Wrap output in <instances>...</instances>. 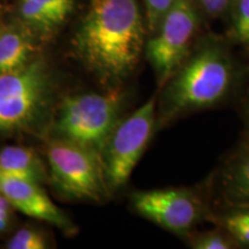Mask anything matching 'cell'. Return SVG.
Segmentation results:
<instances>
[{
	"label": "cell",
	"mask_w": 249,
	"mask_h": 249,
	"mask_svg": "<svg viewBox=\"0 0 249 249\" xmlns=\"http://www.w3.org/2000/svg\"><path fill=\"white\" fill-rule=\"evenodd\" d=\"M76 57L104 85L118 86L138 67L145 29L138 0H92L73 39Z\"/></svg>",
	"instance_id": "cell-1"
},
{
	"label": "cell",
	"mask_w": 249,
	"mask_h": 249,
	"mask_svg": "<svg viewBox=\"0 0 249 249\" xmlns=\"http://www.w3.org/2000/svg\"><path fill=\"white\" fill-rule=\"evenodd\" d=\"M236 71L231 54L217 40H205L189 52L161 87L157 124L219 104L231 92Z\"/></svg>",
	"instance_id": "cell-2"
},
{
	"label": "cell",
	"mask_w": 249,
	"mask_h": 249,
	"mask_svg": "<svg viewBox=\"0 0 249 249\" xmlns=\"http://www.w3.org/2000/svg\"><path fill=\"white\" fill-rule=\"evenodd\" d=\"M53 68L37 54L27 65L0 76V138L37 135L51 128L57 107Z\"/></svg>",
	"instance_id": "cell-3"
},
{
	"label": "cell",
	"mask_w": 249,
	"mask_h": 249,
	"mask_svg": "<svg viewBox=\"0 0 249 249\" xmlns=\"http://www.w3.org/2000/svg\"><path fill=\"white\" fill-rule=\"evenodd\" d=\"M126 98V93L114 87L61 99L50 128L53 138L74 142L102 156L111 133L123 119Z\"/></svg>",
	"instance_id": "cell-4"
},
{
	"label": "cell",
	"mask_w": 249,
	"mask_h": 249,
	"mask_svg": "<svg viewBox=\"0 0 249 249\" xmlns=\"http://www.w3.org/2000/svg\"><path fill=\"white\" fill-rule=\"evenodd\" d=\"M50 180L71 200L101 203L110 197L102 156L96 151L58 138L46 147Z\"/></svg>",
	"instance_id": "cell-5"
},
{
	"label": "cell",
	"mask_w": 249,
	"mask_h": 249,
	"mask_svg": "<svg viewBox=\"0 0 249 249\" xmlns=\"http://www.w3.org/2000/svg\"><path fill=\"white\" fill-rule=\"evenodd\" d=\"M157 126V96L149 99L111 133L102 152L105 180L110 194L126 185L141 160Z\"/></svg>",
	"instance_id": "cell-6"
},
{
	"label": "cell",
	"mask_w": 249,
	"mask_h": 249,
	"mask_svg": "<svg viewBox=\"0 0 249 249\" xmlns=\"http://www.w3.org/2000/svg\"><path fill=\"white\" fill-rule=\"evenodd\" d=\"M198 0H176L145 43V57L163 87L191 52L200 26Z\"/></svg>",
	"instance_id": "cell-7"
},
{
	"label": "cell",
	"mask_w": 249,
	"mask_h": 249,
	"mask_svg": "<svg viewBox=\"0 0 249 249\" xmlns=\"http://www.w3.org/2000/svg\"><path fill=\"white\" fill-rule=\"evenodd\" d=\"M130 202L140 216L178 235L189 234L208 216L200 196L187 188L135 192Z\"/></svg>",
	"instance_id": "cell-8"
},
{
	"label": "cell",
	"mask_w": 249,
	"mask_h": 249,
	"mask_svg": "<svg viewBox=\"0 0 249 249\" xmlns=\"http://www.w3.org/2000/svg\"><path fill=\"white\" fill-rule=\"evenodd\" d=\"M0 193L7 198L13 209L35 219L52 224L68 235L75 233L76 226L52 202L40 183L28 179L0 177Z\"/></svg>",
	"instance_id": "cell-9"
},
{
	"label": "cell",
	"mask_w": 249,
	"mask_h": 249,
	"mask_svg": "<svg viewBox=\"0 0 249 249\" xmlns=\"http://www.w3.org/2000/svg\"><path fill=\"white\" fill-rule=\"evenodd\" d=\"M75 0H18V21L38 40L51 38L73 13Z\"/></svg>",
	"instance_id": "cell-10"
},
{
	"label": "cell",
	"mask_w": 249,
	"mask_h": 249,
	"mask_svg": "<svg viewBox=\"0 0 249 249\" xmlns=\"http://www.w3.org/2000/svg\"><path fill=\"white\" fill-rule=\"evenodd\" d=\"M38 39L20 21L0 27V76L23 67L37 55Z\"/></svg>",
	"instance_id": "cell-11"
},
{
	"label": "cell",
	"mask_w": 249,
	"mask_h": 249,
	"mask_svg": "<svg viewBox=\"0 0 249 249\" xmlns=\"http://www.w3.org/2000/svg\"><path fill=\"white\" fill-rule=\"evenodd\" d=\"M0 177L33 180L43 185L49 181V167L33 149L7 145L0 150Z\"/></svg>",
	"instance_id": "cell-12"
},
{
	"label": "cell",
	"mask_w": 249,
	"mask_h": 249,
	"mask_svg": "<svg viewBox=\"0 0 249 249\" xmlns=\"http://www.w3.org/2000/svg\"><path fill=\"white\" fill-rule=\"evenodd\" d=\"M220 182L223 194L230 204L249 205V143L226 164Z\"/></svg>",
	"instance_id": "cell-13"
},
{
	"label": "cell",
	"mask_w": 249,
	"mask_h": 249,
	"mask_svg": "<svg viewBox=\"0 0 249 249\" xmlns=\"http://www.w3.org/2000/svg\"><path fill=\"white\" fill-rule=\"evenodd\" d=\"M213 222L229 233L236 245L249 248V205L230 204L226 211L213 217Z\"/></svg>",
	"instance_id": "cell-14"
},
{
	"label": "cell",
	"mask_w": 249,
	"mask_h": 249,
	"mask_svg": "<svg viewBox=\"0 0 249 249\" xmlns=\"http://www.w3.org/2000/svg\"><path fill=\"white\" fill-rule=\"evenodd\" d=\"M230 35L235 42L249 48V0H233L229 9Z\"/></svg>",
	"instance_id": "cell-15"
},
{
	"label": "cell",
	"mask_w": 249,
	"mask_h": 249,
	"mask_svg": "<svg viewBox=\"0 0 249 249\" xmlns=\"http://www.w3.org/2000/svg\"><path fill=\"white\" fill-rule=\"evenodd\" d=\"M189 245L194 249H232L239 247L232 236L222 229L193 234L189 236Z\"/></svg>",
	"instance_id": "cell-16"
},
{
	"label": "cell",
	"mask_w": 249,
	"mask_h": 249,
	"mask_svg": "<svg viewBox=\"0 0 249 249\" xmlns=\"http://www.w3.org/2000/svg\"><path fill=\"white\" fill-rule=\"evenodd\" d=\"M6 247L8 249H44L48 248V241L38 230L24 227L9 239Z\"/></svg>",
	"instance_id": "cell-17"
},
{
	"label": "cell",
	"mask_w": 249,
	"mask_h": 249,
	"mask_svg": "<svg viewBox=\"0 0 249 249\" xmlns=\"http://www.w3.org/2000/svg\"><path fill=\"white\" fill-rule=\"evenodd\" d=\"M145 6V18L149 34H154L160 26L161 18L172 7L176 0H143Z\"/></svg>",
	"instance_id": "cell-18"
},
{
	"label": "cell",
	"mask_w": 249,
	"mask_h": 249,
	"mask_svg": "<svg viewBox=\"0 0 249 249\" xmlns=\"http://www.w3.org/2000/svg\"><path fill=\"white\" fill-rule=\"evenodd\" d=\"M233 0H198L202 11L210 18H219L229 13Z\"/></svg>",
	"instance_id": "cell-19"
},
{
	"label": "cell",
	"mask_w": 249,
	"mask_h": 249,
	"mask_svg": "<svg viewBox=\"0 0 249 249\" xmlns=\"http://www.w3.org/2000/svg\"><path fill=\"white\" fill-rule=\"evenodd\" d=\"M12 211H13L12 204L9 203L7 198L0 193V216L12 217Z\"/></svg>",
	"instance_id": "cell-20"
},
{
	"label": "cell",
	"mask_w": 249,
	"mask_h": 249,
	"mask_svg": "<svg viewBox=\"0 0 249 249\" xmlns=\"http://www.w3.org/2000/svg\"><path fill=\"white\" fill-rule=\"evenodd\" d=\"M9 223H11V217L0 216V233L6 231L8 229Z\"/></svg>",
	"instance_id": "cell-21"
},
{
	"label": "cell",
	"mask_w": 249,
	"mask_h": 249,
	"mask_svg": "<svg viewBox=\"0 0 249 249\" xmlns=\"http://www.w3.org/2000/svg\"><path fill=\"white\" fill-rule=\"evenodd\" d=\"M247 119H248V124H249V102H248V105H247Z\"/></svg>",
	"instance_id": "cell-22"
},
{
	"label": "cell",
	"mask_w": 249,
	"mask_h": 249,
	"mask_svg": "<svg viewBox=\"0 0 249 249\" xmlns=\"http://www.w3.org/2000/svg\"><path fill=\"white\" fill-rule=\"evenodd\" d=\"M2 24V17H1V11H0V27H1Z\"/></svg>",
	"instance_id": "cell-23"
}]
</instances>
